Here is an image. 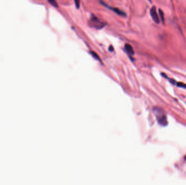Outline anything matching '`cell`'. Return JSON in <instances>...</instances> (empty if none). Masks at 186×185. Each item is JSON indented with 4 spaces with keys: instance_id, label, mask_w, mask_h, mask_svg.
Wrapping results in <instances>:
<instances>
[{
    "instance_id": "obj_1",
    "label": "cell",
    "mask_w": 186,
    "mask_h": 185,
    "mask_svg": "<svg viewBox=\"0 0 186 185\" xmlns=\"http://www.w3.org/2000/svg\"><path fill=\"white\" fill-rule=\"evenodd\" d=\"M153 112L156 115L157 120L159 124L163 126L167 125L168 123L167 117H166L165 114L164 113V111L162 110V109L156 107L153 109Z\"/></svg>"
},
{
    "instance_id": "obj_2",
    "label": "cell",
    "mask_w": 186,
    "mask_h": 185,
    "mask_svg": "<svg viewBox=\"0 0 186 185\" xmlns=\"http://www.w3.org/2000/svg\"><path fill=\"white\" fill-rule=\"evenodd\" d=\"M150 15L153 20L156 23H159V18L158 15V14L157 13L156 8L155 7H153L150 9Z\"/></svg>"
},
{
    "instance_id": "obj_3",
    "label": "cell",
    "mask_w": 186,
    "mask_h": 185,
    "mask_svg": "<svg viewBox=\"0 0 186 185\" xmlns=\"http://www.w3.org/2000/svg\"><path fill=\"white\" fill-rule=\"evenodd\" d=\"M101 3H102V4H103V5L105 6L106 7H107L108 8L110 9V10H112L114 12V13H115L117 14H118V15H119L120 16H126V14L125 13H124V11H122V10H120L118 8H112V7H108V6H107V4H105L103 2H101Z\"/></svg>"
},
{
    "instance_id": "obj_4",
    "label": "cell",
    "mask_w": 186,
    "mask_h": 185,
    "mask_svg": "<svg viewBox=\"0 0 186 185\" xmlns=\"http://www.w3.org/2000/svg\"><path fill=\"white\" fill-rule=\"evenodd\" d=\"M91 20L94 26H95L94 27H96L97 28H101L103 27V26L102 25V23H101L96 17L93 15V18H91Z\"/></svg>"
},
{
    "instance_id": "obj_5",
    "label": "cell",
    "mask_w": 186,
    "mask_h": 185,
    "mask_svg": "<svg viewBox=\"0 0 186 185\" xmlns=\"http://www.w3.org/2000/svg\"><path fill=\"white\" fill-rule=\"evenodd\" d=\"M124 47H125V51H126V52L129 54L132 55L134 54L133 48V47H132V46L131 45L129 44V43H126V44H125Z\"/></svg>"
},
{
    "instance_id": "obj_6",
    "label": "cell",
    "mask_w": 186,
    "mask_h": 185,
    "mask_svg": "<svg viewBox=\"0 0 186 185\" xmlns=\"http://www.w3.org/2000/svg\"><path fill=\"white\" fill-rule=\"evenodd\" d=\"M90 53L91 54V55H92V57L95 58V59L96 60H99L100 61V57H99L98 55L97 54V53H95V52H94V51H90Z\"/></svg>"
},
{
    "instance_id": "obj_7",
    "label": "cell",
    "mask_w": 186,
    "mask_h": 185,
    "mask_svg": "<svg viewBox=\"0 0 186 185\" xmlns=\"http://www.w3.org/2000/svg\"><path fill=\"white\" fill-rule=\"evenodd\" d=\"M47 1L49 2V3L51 4L52 6L56 7V8L58 7V4L56 0H47Z\"/></svg>"
},
{
    "instance_id": "obj_8",
    "label": "cell",
    "mask_w": 186,
    "mask_h": 185,
    "mask_svg": "<svg viewBox=\"0 0 186 185\" xmlns=\"http://www.w3.org/2000/svg\"><path fill=\"white\" fill-rule=\"evenodd\" d=\"M159 14L161 18V20L162 21L163 23H164V15L163 11L161 9H159Z\"/></svg>"
},
{
    "instance_id": "obj_9",
    "label": "cell",
    "mask_w": 186,
    "mask_h": 185,
    "mask_svg": "<svg viewBox=\"0 0 186 185\" xmlns=\"http://www.w3.org/2000/svg\"><path fill=\"white\" fill-rule=\"evenodd\" d=\"M177 86L178 87H182V88L186 89V84L183 83V82H177Z\"/></svg>"
},
{
    "instance_id": "obj_10",
    "label": "cell",
    "mask_w": 186,
    "mask_h": 185,
    "mask_svg": "<svg viewBox=\"0 0 186 185\" xmlns=\"http://www.w3.org/2000/svg\"><path fill=\"white\" fill-rule=\"evenodd\" d=\"M75 6L77 9H78L80 7V0H74Z\"/></svg>"
},
{
    "instance_id": "obj_11",
    "label": "cell",
    "mask_w": 186,
    "mask_h": 185,
    "mask_svg": "<svg viewBox=\"0 0 186 185\" xmlns=\"http://www.w3.org/2000/svg\"><path fill=\"white\" fill-rule=\"evenodd\" d=\"M109 51H110V52H113L114 51V47H113V46L110 45L109 47Z\"/></svg>"
},
{
    "instance_id": "obj_12",
    "label": "cell",
    "mask_w": 186,
    "mask_h": 185,
    "mask_svg": "<svg viewBox=\"0 0 186 185\" xmlns=\"http://www.w3.org/2000/svg\"><path fill=\"white\" fill-rule=\"evenodd\" d=\"M169 80H170V82H171V83H172L173 84H175L176 82H175V80H174L173 79H170Z\"/></svg>"
},
{
    "instance_id": "obj_13",
    "label": "cell",
    "mask_w": 186,
    "mask_h": 185,
    "mask_svg": "<svg viewBox=\"0 0 186 185\" xmlns=\"http://www.w3.org/2000/svg\"><path fill=\"white\" fill-rule=\"evenodd\" d=\"M185 160H186V155L185 156Z\"/></svg>"
}]
</instances>
